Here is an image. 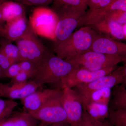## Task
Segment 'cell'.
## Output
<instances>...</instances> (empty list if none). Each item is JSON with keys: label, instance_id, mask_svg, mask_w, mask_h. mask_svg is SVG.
Here are the masks:
<instances>
[{"label": "cell", "instance_id": "d4e9b609", "mask_svg": "<svg viewBox=\"0 0 126 126\" xmlns=\"http://www.w3.org/2000/svg\"><path fill=\"white\" fill-rule=\"evenodd\" d=\"M52 3L71 6L83 11H86L88 7L86 0H53Z\"/></svg>", "mask_w": 126, "mask_h": 126}, {"label": "cell", "instance_id": "2e32d148", "mask_svg": "<svg viewBox=\"0 0 126 126\" xmlns=\"http://www.w3.org/2000/svg\"><path fill=\"white\" fill-rule=\"evenodd\" d=\"M89 26L101 36L119 41L126 40L123 25L113 21L104 19Z\"/></svg>", "mask_w": 126, "mask_h": 126}, {"label": "cell", "instance_id": "cb8c5ba5", "mask_svg": "<svg viewBox=\"0 0 126 126\" xmlns=\"http://www.w3.org/2000/svg\"><path fill=\"white\" fill-rule=\"evenodd\" d=\"M108 118L113 126H126V109L109 110Z\"/></svg>", "mask_w": 126, "mask_h": 126}, {"label": "cell", "instance_id": "8fae6325", "mask_svg": "<svg viewBox=\"0 0 126 126\" xmlns=\"http://www.w3.org/2000/svg\"><path fill=\"white\" fill-rule=\"evenodd\" d=\"M42 87L21 99L25 111L32 115L50 99L63 92V88L42 89Z\"/></svg>", "mask_w": 126, "mask_h": 126}, {"label": "cell", "instance_id": "83f0119b", "mask_svg": "<svg viewBox=\"0 0 126 126\" xmlns=\"http://www.w3.org/2000/svg\"><path fill=\"white\" fill-rule=\"evenodd\" d=\"M106 19L113 21L121 25H124L126 24V12L115 11L109 14Z\"/></svg>", "mask_w": 126, "mask_h": 126}, {"label": "cell", "instance_id": "ab89813d", "mask_svg": "<svg viewBox=\"0 0 126 126\" xmlns=\"http://www.w3.org/2000/svg\"></svg>", "mask_w": 126, "mask_h": 126}, {"label": "cell", "instance_id": "f1b7e54d", "mask_svg": "<svg viewBox=\"0 0 126 126\" xmlns=\"http://www.w3.org/2000/svg\"><path fill=\"white\" fill-rule=\"evenodd\" d=\"M19 63L21 71L30 73L33 76L37 67L36 63L27 60H22L19 62Z\"/></svg>", "mask_w": 126, "mask_h": 126}, {"label": "cell", "instance_id": "6da1fadb", "mask_svg": "<svg viewBox=\"0 0 126 126\" xmlns=\"http://www.w3.org/2000/svg\"><path fill=\"white\" fill-rule=\"evenodd\" d=\"M75 67L48 49L31 79L42 86L45 84L55 83L61 81Z\"/></svg>", "mask_w": 126, "mask_h": 126}, {"label": "cell", "instance_id": "836d02e7", "mask_svg": "<svg viewBox=\"0 0 126 126\" xmlns=\"http://www.w3.org/2000/svg\"><path fill=\"white\" fill-rule=\"evenodd\" d=\"M4 2L3 0H0V24H2L5 22L2 18V10H1V4L2 2Z\"/></svg>", "mask_w": 126, "mask_h": 126}, {"label": "cell", "instance_id": "484cf974", "mask_svg": "<svg viewBox=\"0 0 126 126\" xmlns=\"http://www.w3.org/2000/svg\"><path fill=\"white\" fill-rule=\"evenodd\" d=\"M79 126H113L108 120L99 121L90 117L84 110Z\"/></svg>", "mask_w": 126, "mask_h": 126}, {"label": "cell", "instance_id": "ffe728a7", "mask_svg": "<svg viewBox=\"0 0 126 126\" xmlns=\"http://www.w3.org/2000/svg\"><path fill=\"white\" fill-rule=\"evenodd\" d=\"M77 93L81 97L90 101L109 106L112 92L111 88H104L86 92Z\"/></svg>", "mask_w": 126, "mask_h": 126}, {"label": "cell", "instance_id": "603a6c76", "mask_svg": "<svg viewBox=\"0 0 126 126\" xmlns=\"http://www.w3.org/2000/svg\"><path fill=\"white\" fill-rule=\"evenodd\" d=\"M18 105V103L14 100H5L0 98V122L8 118Z\"/></svg>", "mask_w": 126, "mask_h": 126}, {"label": "cell", "instance_id": "f546056e", "mask_svg": "<svg viewBox=\"0 0 126 126\" xmlns=\"http://www.w3.org/2000/svg\"><path fill=\"white\" fill-rule=\"evenodd\" d=\"M12 63L0 48V69L1 73V78H3L5 73Z\"/></svg>", "mask_w": 126, "mask_h": 126}, {"label": "cell", "instance_id": "5bb4252c", "mask_svg": "<svg viewBox=\"0 0 126 126\" xmlns=\"http://www.w3.org/2000/svg\"><path fill=\"white\" fill-rule=\"evenodd\" d=\"M90 50L103 54L126 56V44L98 34Z\"/></svg>", "mask_w": 126, "mask_h": 126}, {"label": "cell", "instance_id": "9a60e30c", "mask_svg": "<svg viewBox=\"0 0 126 126\" xmlns=\"http://www.w3.org/2000/svg\"><path fill=\"white\" fill-rule=\"evenodd\" d=\"M29 25L26 16L0 24V38L15 41L24 34Z\"/></svg>", "mask_w": 126, "mask_h": 126}, {"label": "cell", "instance_id": "1f68e13d", "mask_svg": "<svg viewBox=\"0 0 126 126\" xmlns=\"http://www.w3.org/2000/svg\"><path fill=\"white\" fill-rule=\"evenodd\" d=\"M21 71V70L19 62L13 63L8 68L2 78H9L13 79Z\"/></svg>", "mask_w": 126, "mask_h": 126}, {"label": "cell", "instance_id": "277c9868", "mask_svg": "<svg viewBox=\"0 0 126 126\" xmlns=\"http://www.w3.org/2000/svg\"><path fill=\"white\" fill-rule=\"evenodd\" d=\"M64 60L75 67L97 71L115 67L119 63L126 62V56L103 54L90 50Z\"/></svg>", "mask_w": 126, "mask_h": 126}, {"label": "cell", "instance_id": "3957f363", "mask_svg": "<svg viewBox=\"0 0 126 126\" xmlns=\"http://www.w3.org/2000/svg\"><path fill=\"white\" fill-rule=\"evenodd\" d=\"M51 9L58 17L54 40L57 45L70 36L78 27L79 19L86 11L79 10L71 6L53 3H52Z\"/></svg>", "mask_w": 126, "mask_h": 126}, {"label": "cell", "instance_id": "44dd1931", "mask_svg": "<svg viewBox=\"0 0 126 126\" xmlns=\"http://www.w3.org/2000/svg\"><path fill=\"white\" fill-rule=\"evenodd\" d=\"M115 87L109 110L126 109V84L122 83Z\"/></svg>", "mask_w": 126, "mask_h": 126}, {"label": "cell", "instance_id": "7402d4cb", "mask_svg": "<svg viewBox=\"0 0 126 126\" xmlns=\"http://www.w3.org/2000/svg\"><path fill=\"white\" fill-rule=\"evenodd\" d=\"M0 48L13 63L20 61L19 48L17 46L13 44L11 41L1 38Z\"/></svg>", "mask_w": 126, "mask_h": 126}, {"label": "cell", "instance_id": "e575fe53", "mask_svg": "<svg viewBox=\"0 0 126 126\" xmlns=\"http://www.w3.org/2000/svg\"><path fill=\"white\" fill-rule=\"evenodd\" d=\"M47 126H70L68 123H59L50 124Z\"/></svg>", "mask_w": 126, "mask_h": 126}, {"label": "cell", "instance_id": "4316f807", "mask_svg": "<svg viewBox=\"0 0 126 126\" xmlns=\"http://www.w3.org/2000/svg\"><path fill=\"white\" fill-rule=\"evenodd\" d=\"M4 1H11L24 5L45 6L51 4L53 0H3Z\"/></svg>", "mask_w": 126, "mask_h": 126}, {"label": "cell", "instance_id": "74e56055", "mask_svg": "<svg viewBox=\"0 0 126 126\" xmlns=\"http://www.w3.org/2000/svg\"></svg>", "mask_w": 126, "mask_h": 126}, {"label": "cell", "instance_id": "f35d334b", "mask_svg": "<svg viewBox=\"0 0 126 126\" xmlns=\"http://www.w3.org/2000/svg\"></svg>", "mask_w": 126, "mask_h": 126}, {"label": "cell", "instance_id": "8992f818", "mask_svg": "<svg viewBox=\"0 0 126 126\" xmlns=\"http://www.w3.org/2000/svg\"><path fill=\"white\" fill-rule=\"evenodd\" d=\"M58 21V17L52 9L38 6L31 15L29 24L37 35L54 40Z\"/></svg>", "mask_w": 126, "mask_h": 126}, {"label": "cell", "instance_id": "8d00e7d4", "mask_svg": "<svg viewBox=\"0 0 126 126\" xmlns=\"http://www.w3.org/2000/svg\"><path fill=\"white\" fill-rule=\"evenodd\" d=\"M1 71L0 69V79L1 78Z\"/></svg>", "mask_w": 126, "mask_h": 126}, {"label": "cell", "instance_id": "ba28073f", "mask_svg": "<svg viewBox=\"0 0 126 126\" xmlns=\"http://www.w3.org/2000/svg\"><path fill=\"white\" fill-rule=\"evenodd\" d=\"M61 97L62 106L70 126H79L84 109L78 93L72 88H63Z\"/></svg>", "mask_w": 126, "mask_h": 126}, {"label": "cell", "instance_id": "d6986e66", "mask_svg": "<svg viewBox=\"0 0 126 126\" xmlns=\"http://www.w3.org/2000/svg\"><path fill=\"white\" fill-rule=\"evenodd\" d=\"M1 10L2 18L5 22L10 21L26 16L24 5L11 1L2 2Z\"/></svg>", "mask_w": 126, "mask_h": 126}, {"label": "cell", "instance_id": "ac0fdd59", "mask_svg": "<svg viewBox=\"0 0 126 126\" xmlns=\"http://www.w3.org/2000/svg\"><path fill=\"white\" fill-rule=\"evenodd\" d=\"M80 97L84 110L94 119L103 122L108 118L109 115V106L90 101Z\"/></svg>", "mask_w": 126, "mask_h": 126}, {"label": "cell", "instance_id": "e0dca14e", "mask_svg": "<svg viewBox=\"0 0 126 126\" xmlns=\"http://www.w3.org/2000/svg\"><path fill=\"white\" fill-rule=\"evenodd\" d=\"M40 123L25 110L14 111L8 118L0 122V126H40Z\"/></svg>", "mask_w": 126, "mask_h": 126}, {"label": "cell", "instance_id": "9c48e42d", "mask_svg": "<svg viewBox=\"0 0 126 126\" xmlns=\"http://www.w3.org/2000/svg\"><path fill=\"white\" fill-rule=\"evenodd\" d=\"M122 83L126 84V64L91 82L79 84L75 87L74 90L78 93L86 92L104 88H111Z\"/></svg>", "mask_w": 126, "mask_h": 126}, {"label": "cell", "instance_id": "5b68a950", "mask_svg": "<svg viewBox=\"0 0 126 126\" xmlns=\"http://www.w3.org/2000/svg\"><path fill=\"white\" fill-rule=\"evenodd\" d=\"M15 42L19 51L20 61L29 60L38 65L48 50L29 24L23 35Z\"/></svg>", "mask_w": 126, "mask_h": 126}, {"label": "cell", "instance_id": "4dcf8cb0", "mask_svg": "<svg viewBox=\"0 0 126 126\" xmlns=\"http://www.w3.org/2000/svg\"><path fill=\"white\" fill-rule=\"evenodd\" d=\"M113 0H87L88 6L91 10L101 9L108 5Z\"/></svg>", "mask_w": 126, "mask_h": 126}, {"label": "cell", "instance_id": "30bf717a", "mask_svg": "<svg viewBox=\"0 0 126 126\" xmlns=\"http://www.w3.org/2000/svg\"><path fill=\"white\" fill-rule=\"evenodd\" d=\"M116 67L97 71H91L84 68L75 67L60 81L61 88H72L80 84L91 82L110 73L117 68Z\"/></svg>", "mask_w": 126, "mask_h": 126}, {"label": "cell", "instance_id": "7a4b0ae2", "mask_svg": "<svg viewBox=\"0 0 126 126\" xmlns=\"http://www.w3.org/2000/svg\"><path fill=\"white\" fill-rule=\"evenodd\" d=\"M98 34L89 26L81 27L69 37L55 45L54 52L57 56L65 59L90 51Z\"/></svg>", "mask_w": 126, "mask_h": 126}, {"label": "cell", "instance_id": "52a82bcc", "mask_svg": "<svg viewBox=\"0 0 126 126\" xmlns=\"http://www.w3.org/2000/svg\"><path fill=\"white\" fill-rule=\"evenodd\" d=\"M62 93L63 92L50 99L31 115L40 122L41 126H47L56 123H68L67 115L61 101Z\"/></svg>", "mask_w": 126, "mask_h": 126}, {"label": "cell", "instance_id": "d590c367", "mask_svg": "<svg viewBox=\"0 0 126 126\" xmlns=\"http://www.w3.org/2000/svg\"><path fill=\"white\" fill-rule=\"evenodd\" d=\"M126 24L123 25V33L125 36H126Z\"/></svg>", "mask_w": 126, "mask_h": 126}, {"label": "cell", "instance_id": "7c38bea8", "mask_svg": "<svg viewBox=\"0 0 126 126\" xmlns=\"http://www.w3.org/2000/svg\"><path fill=\"white\" fill-rule=\"evenodd\" d=\"M42 87L34 80L23 83H0V96L10 99H21Z\"/></svg>", "mask_w": 126, "mask_h": 126}, {"label": "cell", "instance_id": "4fadbf2b", "mask_svg": "<svg viewBox=\"0 0 126 126\" xmlns=\"http://www.w3.org/2000/svg\"><path fill=\"white\" fill-rule=\"evenodd\" d=\"M116 10L126 12V0H113L106 7L96 10L89 9L79 19L77 27L97 23L106 19L111 12Z\"/></svg>", "mask_w": 126, "mask_h": 126}, {"label": "cell", "instance_id": "d6a6232c", "mask_svg": "<svg viewBox=\"0 0 126 126\" xmlns=\"http://www.w3.org/2000/svg\"><path fill=\"white\" fill-rule=\"evenodd\" d=\"M33 75L27 72L21 71L16 76L12 79V83H23L29 81V79H31Z\"/></svg>", "mask_w": 126, "mask_h": 126}]
</instances>
